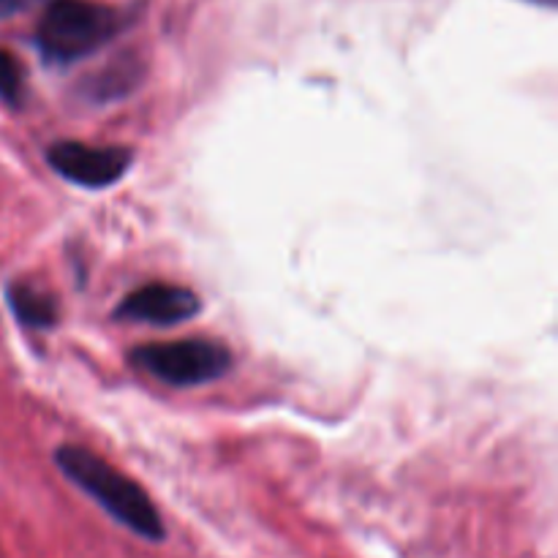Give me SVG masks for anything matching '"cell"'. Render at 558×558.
Returning a JSON list of instances; mask_svg holds the SVG:
<instances>
[{"label":"cell","instance_id":"1","mask_svg":"<svg viewBox=\"0 0 558 558\" xmlns=\"http://www.w3.org/2000/svg\"><path fill=\"white\" fill-rule=\"evenodd\" d=\"M54 466L63 472V477L71 485L90 496L114 523H120L147 543H163L167 529H163V521L150 496L134 480L109 466L96 452L76 445H63L54 450Z\"/></svg>","mask_w":558,"mask_h":558},{"label":"cell","instance_id":"2","mask_svg":"<svg viewBox=\"0 0 558 558\" xmlns=\"http://www.w3.org/2000/svg\"><path fill=\"white\" fill-rule=\"evenodd\" d=\"M123 16L93 0H52L36 31V47L52 65H69L118 36Z\"/></svg>","mask_w":558,"mask_h":558},{"label":"cell","instance_id":"3","mask_svg":"<svg viewBox=\"0 0 558 558\" xmlns=\"http://www.w3.org/2000/svg\"><path fill=\"white\" fill-rule=\"evenodd\" d=\"M131 365L169 387H199L221 379L232 368V352L218 341L189 338V341L147 343L129 354Z\"/></svg>","mask_w":558,"mask_h":558},{"label":"cell","instance_id":"4","mask_svg":"<svg viewBox=\"0 0 558 558\" xmlns=\"http://www.w3.org/2000/svg\"><path fill=\"white\" fill-rule=\"evenodd\" d=\"M49 167L69 183L87 191H101L125 178L134 163V153L118 145H85V142H58L47 150Z\"/></svg>","mask_w":558,"mask_h":558},{"label":"cell","instance_id":"5","mask_svg":"<svg viewBox=\"0 0 558 558\" xmlns=\"http://www.w3.org/2000/svg\"><path fill=\"white\" fill-rule=\"evenodd\" d=\"M199 311L202 303L191 289L172 287V283H147L120 300L114 319L129 322V325L174 327L191 322Z\"/></svg>","mask_w":558,"mask_h":558},{"label":"cell","instance_id":"6","mask_svg":"<svg viewBox=\"0 0 558 558\" xmlns=\"http://www.w3.org/2000/svg\"><path fill=\"white\" fill-rule=\"evenodd\" d=\"M5 300H9L11 314L27 330H52L54 322H58V300L44 289L33 287V283H11L5 289Z\"/></svg>","mask_w":558,"mask_h":558},{"label":"cell","instance_id":"7","mask_svg":"<svg viewBox=\"0 0 558 558\" xmlns=\"http://www.w3.org/2000/svg\"><path fill=\"white\" fill-rule=\"evenodd\" d=\"M0 101L20 107L25 101V71L20 60L0 49Z\"/></svg>","mask_w":558,"mask_h":558},{"label":"cell","instance_id":"8","mask_svg":"<svg viewBox=\"0 0 558 558\" xmlns=\"http://www.w3.org/2000/svg\"><path fill=\"white\" fill-rule=\"evenodd\" d=\"M129 69H131V65H118V69L98 74L96 80H93V85H90L93 98H96V101L120 98L125 90H129V87H134L136 76H129Z\"/></svg>","mask_w":558,"mask_h":558},{"label":"cell","instance_id":"9","mask_svg":"<svg viewBox=\"0 0 558 558\" xmlns=\"http://www.w3.org/2000/svg\"><path fill=\"white\" fill-rule=\"evenodd\" d=\"M41 0H0V20H11L16 14H25L27 9H33Z\"/></svg>","mask_w":558,"mask_h":558},{"label":"cell","instance_id":"10","mask_svg":"<svg viewBox=\"0 0 558 558\" xmlns=\"http://www.w3.org/2000/svg\"><path fill=\"white\" fill-rule=\"evenodd\" d=\"M532 3H539V5H548V9H554L556 0H532Z\"/></svg>","mask_w":558,"mask_h":558}]
</instances>
